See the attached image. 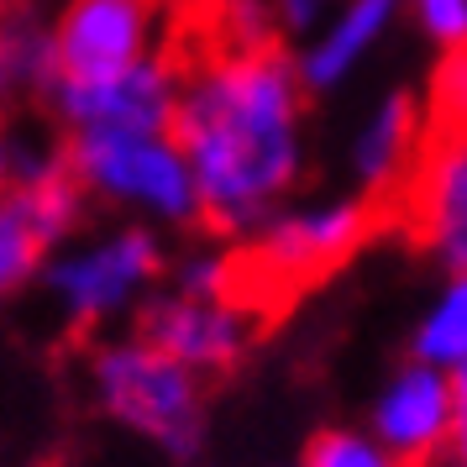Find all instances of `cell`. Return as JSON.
Listing matches in <instances>:
<instances>
[{
    "label": "cell",
    "mask_w": 467,
    "mask_h": 467,
    "mask_svg": "<svg viewBox=\"0 0 467 467\" xmlns=\"http://www.w3.org/2000/svg\"><path fill=\"white\" fill-rule=\"evenodd\" d=\"M415 362H431V368H446V373L467 362V274L446 278V289L436 295L431 316L420 320Z\"/></svg>",
    "instance_id": "14"
},
{
    "label": "cell",
    "mask_w": 467,
    "mask_h": 467,
    "mask_svg": "<svg viewBox=\"0 0 467 467\" xmlns=\"http://www.w3.org/2000/svg\"><path fill=\"white\" fill-rule=\"evenodd\" d=\"M137 337L163 347L190 373H226L253 341V310L242 299H194V295H163L142 310Z\"/></svg>",
    "instance_id": "9"
},
{
    "label": "cell",
    "mask_w": 467,
    "mask_h": 467,
    "mask_svg": "<svg viewBox=\"0 0 467 467\" xmlns=\"http://www.w3.org/2000/svg\"><path fill=\"white\" fill-rule=\"evenodd\" d=\"M68 169L89 194L152 221H200V190L173 131H79Z\"/></svg>",
    "instance_id": "4"
},
{
    "label": "cell",
    "mask_w": 467,
    "mask_h": 467,
    "mask_svg": "<svg viewBox=\"0 0 467 467\" xmlns=\"http://www.w3.org/2000/svg\"><path fill=\"white\" fill-rule=\"evenodd\" d=\"M451 420H457V394L451 373L431 362H410L383 383L373 404V436H379L404 467H436L451 446Z\"/></svg>",
    "instance_id": "10"
},
{
    "label": "cell",
    "mask_w": 467,
    "mask_h": 467,
    "mask_svg": "<svg viewBox=\"0 0 467 467\" xmlns=\"http://www.w3.org/2000/svg\"><path fill=\"white\" fill-rule=\"evenodd\" d=\"M53 43H58V85L127 74L158 53V0H68L58 11Z\"/></svg>",
    "instance_id": "7"
},
{
    "label": "cell",
    "mask_w": 467,
    "mask_h": 467,
    "mask_svg": "<svg viewBox=\"0 0 467 467\" xmlns=\"http://www.w3.org/2000/svg\"><path fill=\"white\" fill-rule=\"evenodd\" d=\"M425 110L410 100V95H389L368 127L358 131V148H352V163H358V179L368 184L373 194H400L415 158H420V142H425Z\"/></svg>",
    "instance_id": "12"
},
{
    "label": "cell",
    "mask_w": 467,
    "mask_h": 467,
    "mask_svg": "<svg viewBox=\"0 0 467 467\" xmlns=\"http://www.w3.org/2000/svg\"><path fill=\"white\" fill-rule=\"evenodd\" d=\"M410 16L420 22L431 43H441V53L467 47V0H404Z\"/></svg>",
    "instance_id": "18"
},
{
    "label": "cell",
    "mask_w": 467,
    "mask_h": 467,
    "mask_svg": "<svg viewBox=\"0 0 467 467\" xmlns=\"http://www.w3.org/2000/svg\"><path fill=\"white\" fill-rule=\"evenodd\" d=\"M446 467H457V462H446Z\"/></svg>",
    "instance_id": "23"
},
{
    "label": "cell",
    "mask_w": 467,
    "mask_h": 467,
    "mask_svg": "<svg viewBox=\"0 0 467 467\" xmlns=\"http://www.w3.org/2000/svg\"><path fill=\"white\" fill-rule=\"evenodd\" d=\"M95 400L110 420L148 436L169 457H194L205 436V400H200V373H190L179 358L148 337L106 341L89 362Z\"/></svg>",
    "instance_id": "3"
},
{
    "label": "cell",
    "mask_w": 467,
    "mask_h": 467,
    "mask_svg": "<svg viewBox=\"0 0 467 467\" xmlns=\"http://www.w3.org/2000/svg\"><path fill=\"white\" fill-rule=\"evenodd\" d=\"M11 190H16V148L0 137V200H5Z\"/></svg>",
    "instance_id": "21"
},
{
    "label": "cell",
    "mask_w": 467,
    "mask_h": 467,
    "mask_svg": "<svg viewBox=\"0 0 467 467\" xmlns=\"http://www.w3.org/2000/svg\"><path fill=\"white\" fill-rule=\"evenodd\" d=\"M341 0H274V16L289 32H310V26H326L331 16H337Z\"/></svg>",
    "instance_id": "19"
},
{
    "label": "cell",
    "mask_w": 467,
    "mask_h": 467,
    "mask_svg": "<svg viewBox=\"0 0 467 467\" xmlns=\"http://www.w3.org/2000/svg\"><path fill=\"white\" fill-rule=\"evenodd\" d=\"M74 137L79 131H173L179 110V64L152 53L148 64L89 79V85H58L47 95Z\"/></svg>",
    "instance_id": "8"
},
{
    "label": "cell",
    "mask_w": 467,
    "mask_h": 467,
    "mask_svg": "<svg viewBox=\"0 0 467 467\" xmlns=\"http://www.w3.org/2000/svg\"><path fill=\"white\" fill-rule=\"evenodd\" d=\"M184 5H194V11H200V5H215V0H184Z\"/></svg>",
    "instance_id": "22"
},
{
    "label": "cell",
    "mask_w": 467,
    "mask_h": 467,
    "mask_svg": "<svg viewBox=\"0 0 467 467\" xmlns=\"http://www.w3.org/2000/svg\"><path fill=\"white\" fill-rule=\"evenodd\" d=\"M400 16V0H341L337 16L320 26V37L305 47L299 58V79L310 89H331L341 85L352 68L383 43V32Z\"/></svg>",
    "instance_id": "11"
},
{
    "label": "cell",
    "mask_w": 467,
    "mask_h": 467,
    "mask_svg": "<svg viewBox=\"0 0 467 467\" xmlns=\"http://www.w3.org/2000/svg\"><path fill=\"white\" fill-rule=\"evenodd\" d=\"M431 127H457L467 131V47L446 53L436 74H431V106H425Z\"/></svg>",
    "instance_id": "17"
},
{
    "label": "cell",
    "mask_w": 467,
    "mask_h": 467,
    "mask_svg": "<svg viewBox=\"0 0 467 467\" xmlns=\"http://www.w3.org/2000/svg\"><path fill=\"white\" fill-rule=\"evenodd\" d=\"M58 85V43L53 26L32 11L0 16V95H53Z\"/></svg>",
    "instance_id": "13"
},
{
    "label": "cell",
    "mask_w": 467,
    "mask_h": 467,
    "mask_svg": "<svg viewBox=\"0 0 467 467\" xmlns=\"http://www.w3.org/2000/svg\"><path fill=\"white\" fill-rule=\"evenodd\" d=\"M305 79L278 43H205L179 58L173 142L184 148L200 190V221L242 236L278 215L299 179L305 148Z\"/></svg>",
    "instance_id": "1"
},
{
    "label": "cell",
    "mask_w": 467,
    "mask_h": 467,
    "mask_svg": "<svg viewBox=\"0 0 467 467\" xmlns=\"http://www.w3.org/2000/svg\"><path fill=\"white\" fill-rule=\"evenodd\" d=\"M451 394H457V420H451V446H446V462L467 467V362L451 368Z\"/></svg>",
    "instance_id": "20"
},
{
    "label": "cell",
    "mask_w": 467,
    "mask_h": 467,
    "mask_svg": "<svg viewBox=\"0 0 467 467\" xmlns=\"http://www.w3.org/2000/svg\"><path fill=\"white\" fill-rule=\"evenodd\" d=\"M299 467H404L379 436L362 431H320L316 441L305 446Z\"/></svg>",
    "instance_id": "16"
},
{
    "label": "cell",
    "mask_w": 467,
    "mask_h": 467,
    "mask_svg": "<svg viewBox=\"0 0 467 467\" xmlns=\"http://www.w3.org/2000/svg\"><path fill=\"white\" fill-rule=\"evenodd\" d=\"M400 221L451 274H467V131L425 127L420 158L404 179Z\"/></svg>",
    "instance_id": "6"
},
{
    "label": "cell",
    "mask_w": 467,
    "mask_h": 467,
    "mask_svg": "<svg viewBox=\"0 0 467 467\" xmlns=\"http://www.w3.org/2000/svg\"><path fill=\"white\" fill-rule=\"evenodd\" d=\"M379 226V211L368 200H326V205H295L278 211L268 226H257L253 247L236 257V299L263 316L289 305L299 289L341 268Z\"/></svg>",
    "instance_id": "2"
},
{
    "label": "cell",
    "mask_w": 467,
    "mask_h": 467,
    "mask_svg": "<svg viewBox=\"0 0 467 467\" xmlns=\"http://www.w3.org/2000/svg\"><path fill=\"white\" fill-rule=\"evenodd\" d=\"M158 268H163L158 236L142 232V226H121L100 242H85V247H68V253L53 257L47 289L64 299L74 326H100L116 310H127L158 278Z\"/></svg>",
    "instance_id": "5"
},
{
    "label": "cell",
    "mask_w": 467,
    "mask_h": 467,
    "mask_svg": "<svg viewBox=\"0 0 467 467\" xmlns=\"http://www.w3.org/2000/svg\"><path fill=\"white\" fill-rule=\"evenodd\" d=\"M43 253H47V236L37 232V221L22 211L16 194L0 200V295L22 289L26 278L43 268Z\"/></svg>",
    "instance_id": "15"
}]
</instances>
